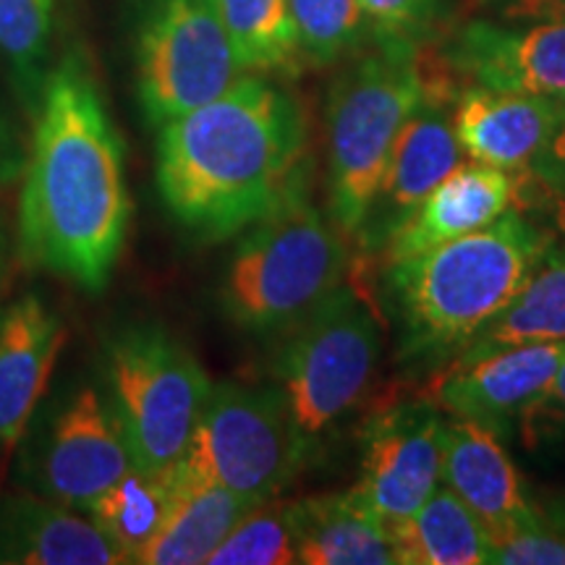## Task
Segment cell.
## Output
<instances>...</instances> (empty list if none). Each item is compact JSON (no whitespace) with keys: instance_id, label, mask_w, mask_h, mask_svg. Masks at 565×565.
I'll return each instance as SVG.
<instances>
[{"instance_id":"1","label":"cell","mask_w":565,"mask_h":565,"mask_svg":"<svg viewBox=\"0 0 565 565\" xmlns=\"http://www.w3.org/2000/svg\"><path fill=\"white\" fill-rule=\"evenodd\" d=\"M129 217L121 137L84 61L68 55L42 82L21 192V249L32 265L103 291Z\"/></svg>"},{"instance_id":"2","label":"cell","mask_w":565,"mask_h":565,"mask_svg":"<svg viewBox=\"0 0 565 565\" xmlns=\"http://www.w3.org/2000/svg\"><path fill=\"white\" fill-rule=\"evenodd\" d=\"M303 154L299 103L265 76H238L221 97L160 126V200L183 231L223 242L303 189Z\"/></svg>"},{"instance_id":"3","label":"cell","mask_w":565,"mask_h":565,"mask_svg":"<svg viewBox=\"0 0 565 565\" xmlns=\"http://www.w3.org/2000/svg\"><path fill=\"white\" fill-rule=\"evenodd\" d=\"M550 244L545 231L508 210L482 231L385 265L401 362L456 359L521 291Z\"/></svg>"},{"instance_id":"4","label":"cell","mask_w":565,"mask_h":565,"mask_svg":"<svg viewBox=\"0 0 565 565\" xmlns=\"http://www.w3.org/2000/svg\"><path fill=\"white\" fill-rule=\"evenodd\" d=\"M377 40V51L338 76L324 105L330 215L349 236L362 231L401 129L437 95L412 38Z\"/></svg>"},{"instance_id":"5","label":"cell","mask_w":565,"mask_h":565,"mask_svg":"<svg viewBox=\"0 0 565 565\" xmlns=\"http://www.w3.org/2000/svg\"><path fill=\"white\" fill-rule=\"evenodd\" d=\"M299 189L257 221L233 252L221 286L223 312L252 335L291 330L349 270V246Z\"/></svg>"},{"instance_id":"6","label":"cell","mask_w":565,"mask_h":565,"mask_svg":"<svg viewBox=\"0 0 565 565\" xmlns=\"http://www.w3.org/2000/svg\"><path fill=\"white\" fill-rule=\"evenodd\" d=\"M380 353L383 330L377 317L349 286H338L286 330L273 377L307 456L370 391Z\"/></svg>"},{"instance_id":"7","label":"cell","mask_w":565,"mask_h":565,"mask_svg":"<svg viewBox=\"0 0 565 565\" xmlns=\"http://www.w3.org/2000/svg\"><path fill=\"white\" fill-rule=\"evenodd\" d=\"M110 406L129 440L134 466H173L192 440L212 383L194 353L152 324L126 328L105 351Z\"/></svg>"},{"instance_id":"8","label":"cell","mask_w":565,"mask_h":565,"mask_svg":"<svg viewBox=\"0 0 565 565\" xmlns=\"http://www.w3.org/2000/svg\"><path fill=\"white\" fill-rule=\"evenodd\" d=\"M309 461L278 387L212 385L196 429L173 471L267 503Z\"/></svg>"},{"instance_id":"9","label":"cell","mask_w":565,"mask_h":565,"mask_svg":"<svg viewBox=\"0 0 565 565\" xmlns=\"http://www.w3.org/2000/svg\"><path fill=\"white\" fill-rule=\"evenodd\" d=\"M134 68L139 103L154 126L212 103L244 71L212 0H147Z\"/></svg>"},{"instance_id":"10","label":"cell","mask_w":565,"mask_h":565,"mask_svg":"<svg viewBox=\"0 0 565 565\" xmlns=\"http://www.w3.org/2000/svg\"><path fill=\"white\" fill-rule=\"evenodd\" d=\"M131 469L121 422L95 387H82L58 406L30 456V477L42 498L66 508H87Z\"/></svg>"},{"instance_id":"11","label":"cell","mask_w":565,"mask_h":565,"mask_svg":"<svg viewBox=\"0 0 565 565\" xmlns=\"http://www.w3.org/2000/svg\"><path fill=\"white\" fill-rule=\"evenodd\" d=\"M362 479L353 487L385 524L408 519L443 479L445 416L429 401L383 408L364 424Z\"/></svg>"},{"instance_id":"12","label":"cell","mask_w":565,"mask_h":565,"mask_svg":"<svg viewBox=\"0 0 565 565\" xmlns=\"http://www.w3.org/2000/svg\"><path fill=\"white\" fill-rule=\"evenodd\" d=\"M565 362V341L529 343L450 364L435 385L437 406L508 437Z\"/></svg>"},{"instance_id":"13","label":"cell","mask_w":565,"mask_h":565,"mask_svg":"<svg viewBox=\"0 0 565 565\" xmlns=\"http://www.w3.org/2000/svg\"><path fill=\"white\" fill-rule=\"evenodd\" d=\"M458 166H463V150L458 145L454 118L440 108V103L427 97L395 139L383 181L362 231L356 233L359 242L370 252H383L393 233Z\"/></svg>"},{"instance_id":"14","label":"cell","mask_w":565,"mask_h":565,"mask_svg":"<svg viewBox=\"0 0 565 565\" xmlns=\"http://www.w3.org/2000/svg\"><path fill=\"white\" fill-rule=\"evenodd\" d=\"M450 61L479 87L565 103V21H540L526 30L471 21L458 32Z\"/></svg>"},{"instance_id":"15","label":"cell","mask_w":565,"mask_h":565,"mask_svg":"<svg viewBox=\"0 0 565 565\" xmlns=\"http://www.w3.org/2000/svg\"><path fill=\"white\" fill-rule=\"evenodd\" d=\"M450 118L466 158L503 171H521L532 168L536 154L565 121V103L477 84L458 97Z\"/></svg>"},{"instance_id":"16","label":"cell","mask_w":565,"mask_h":565,"mask_svg":"<svg viewBox=\"0 0 565 565\" xmlns=\"http://www.w3.org/2000/svg\"><path fill=\"white\" fill-rule=\"evenodd\" d=\"M443 482L477 513L492 542L540 521L500 437L477 422L445 419Z\"/></svg>"},{"instance_id":"17","label":"cell","mask_w":565,"mask_h":565,"mask_svg":"<svg viewBox=\"0 0 565 565\" xmlns=\"http://www.w3.org/2000/svg\"><path fill=\"white\" fill-rule=\"evenodd\" d=\"M66 343V324L40 296H21L0 315V450L26 433Z\"/></svg>"},{"instance_id":"18","label":"cell","mask_w":565,"mask_h":565,"mask_svg":"<svg viewBox=\"0 0 565 565\" xmlns=\"http://www.w3.org/2000/svg\"><path fill=\"white\" fill-rule=\"evenodd\" d=\"M515 202V179L503 168L458 166L429 192L383 246L385 265L469 236L503 217Z\"/></svg>"},{"instance_id":"19","label":"cell","mask_w":565,"mask_h":565,"mask_svg":"<svg viewBox=\"0 0 565 565\" xmlns=\"http://www.w3.org/2000/svg\"><path fill=\"white\" fill-rule=\"evenodd\" d=\"M0 563L118 565L124 555L95 521L53 500L11 498L0 503Z\"/></svg>"},{"instance_id":"20","label":"cell","mask_w":565,"mask_h":565,"mask_svg":"<svg viewBox=\"0 0 565 565\" xmlns=\"http://www.w3.org/2000/svg\"><path fill=\"white\" fill-rule=\"evenodd\" d=\"M299 563L395 565L391 529L356 490L299 500Z\"/></svg>"},{"instance_id":"21","label":"cell","mask_w":565,"mask_h":565,"mask_svg":"<svg viewBox=\"0 0 565 565\" xmlns=\"http://www.w3.org/2000/svg\"><path fill=\"white\" fill-rule=\"evenodd\" d=\"M173 469V466H171ZM179 494L162 532L139 555L145 565H200L223 545L244 515L263 503H252L221 484L186 482L173 471Z\"/></svg>"},{"instance_id":"22","label":"cell","mask_w":565,"mask_h":565,"mask_svg":"<svg viewBox=\"0 0 565 565\" xmlns=\"http://www.w3.org/2000/svg\"><path fill=\"white\" fill-rule=\"evenodd\" d=\"M565 341V246L550 244L521 291L450 364L529 343Z\"/></svg>"},{"instance_id":"23","label":"cell","mask_w":565,"mask_h":565,"mask_svg":"<svg viewBox=\"0 0 565 565\" xmlns=\"http://www.w3.org/2000/svg\"><path fill=\"white\" fill-rule=\"evenodd\" d=\"M401 565L492 563V536L448 487H437L408 519L387 524Z\"/></svg>"},{"instance_id":"24","label":"cell","mask_w":565,"mask_h":565,"mask_svg":"<svg viewBox=\"0 0 565 565\" xmlns=\"http://www.w3.org/2000/svg\"><path fill=\"white\" fill-rule=\"evenodd\" d=\"M179 484L173 469L150 471L134 466L131 471L110 484L87 505L89 519L108 536V542L126 563H137L139 555L162 532L168 513L175 503Z\"/></svg>"},{"instance_id":"25","label":"cell","mask_w":565,"mask_h":565,"mask_svg":"<svg viewBox=\"0 0 565 565\" xmlns=\"http://www.w3.org/2000/svg\"><path fill=\"white\" fill-rule=\"evenodd\" d=\"M244 71L291 66L299 55L288 0H212Z\"/></svg>"},{"instance_id":"26","label":"cell","mask_w":565,"mask_h":565,"mask_svg":"<svg viewBox=\"0 0 565 565\" xmlns=\"http://www.w3.org/2000/svg\"><path fill=\"white\" fill-rule=\"evenodd\" d=\"M299 563V503L257 505L238 521L207 565H291Z\"/></svg>"},{"instance_id":"27","label":"cell","mask_w":565,"mask_h":565,"mask_svg":"<svg viewBox=\"0 0 565 565\" xmlns=\"http://www.w3.org/2000/svg\"><path fill=\"white\" fill-rule=\"evenodd\" d=\"M299 53L328 66L362 45L366 13L359 0H288Z\"/></svg>"},{"instance_id":"28","label":"cell","mask_w":565,"mask_h":565,"mask_svg":"<svg viewBox=\"0 0 565 565\" xmlns=\"http://www.w3.org/2000/svg\"><path fill=\"white\" fill-rule=\"evenodd\" d=\"M53 40V0H0V55L26 89L42 79Z\"/></svg>"},{"instance_id":"29","label":"cell","mask_w":565,"mask_h":565,"mask_svg":"<svg viewBox=\"0 0 565 565\" xmlns=\"http://www.w3.org/2000/svg\"><path fill=\"white\" fill-rule=\"evenodd\" d=\"M492 563L565 565V529L550 526L540 515L536 524L492 542Z\"/></svg>"},{"instance_id":"30","label":"cell","mask_w":565,"mask_h":565,"mask_svg":"<svg viewBox=\"0 0 565 565\" xmlns=\"http://www.w3.org/2000/svg\"><path fill=\"white\" fill-rule=\"evenodd\" d=\"M377 34L416 38L435 24L440 0H359Z\"/></svg>"},{"instance_id":"31","label":"cell","mask_w":565,"mask_h":565,"mask_svg":"<svg viewBox=\"0 0 565 565\" xmlns=\"http://www.w3.org/2000/svg\"><path fill=\"white\" fill-rule=\"evenodd\" d=\"M519 424L529 437H545L550 429L565 427V362L555 372L553 383L529 406V412L521 416Z\"/></svg>"},{"instance_id":"32","label":"cell","mask_w":565,"mask_h":565,"mask_svg":"<svg viewBox=\"0 0 565 565\" xmlns=\"http://www.w3.org/2000/svg\"><path fill=\"white\" fill-rule=\"evenodd\" d=\"M532 171L550 192L565 196V121L557 126V131L545 145V150L536 154Z\"/></svg>"},{"instance_id":"33","label":"cell","mask_w":565,"mask_h":565,"mask_svg":"<svg viewBox=\"0 0 565 565\" xmlns=\"http://www.w3.org/2000/svg\"><path fill=\"white\" fill-rule=\"evenodd\" d=\"M508 21H565V0H505Z\"/></svg>"},{"instance_id":"34","label":"cell","mask_w":565,"mask_h":565,"mask_svg":"<svg viewBox=\"0 0 565 565\" xmlns=\"http://www.w3.org/2000/svg\"><path fill=\"white\" fill-rule=\"evenodd\" d=\"M555 225H557V231L565 236V196H561L555 204Z\"/></svg>"},{"instance_id":"35","label":"cell","mask_w":565,"mask_h":565,"mask_svg":"<svg viewBox=\"0 0 565 565\" xmlns=\"http://www.w3.org/2000/svg\"><path fill=\"white\" fill-rule=\"evenodd\" d=\"M0 263H3V233H0Z\"/></svg>"},{"instance_id":"36","label":"cell","mask_w":565,"mask_h":565,"mask_svg":"<svg viewBox=\"0 0 565 565\" xmlns=\"http://www.w3.org/2000/svg\"><path fill=\"white\" fill-rule=\"evenodd\" d=\"M482 3H490V0H482Z\"/></svg>"}]
</instances>
